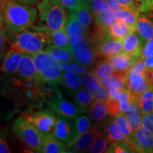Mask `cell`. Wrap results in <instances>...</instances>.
<instances>
[{
  "label": "cell",
  "instance_id": "cell-14",
  "mask_svg": "<svg viewBox=\"0 0 153 153\" xmlns=\"http://www.w3.org/2000/svg\"><path fill=\"white\" fill-rule=\"evenodd\" d=\"M122 43L123 41L111 38L99 44L98 45L94 47L98 58L99 57L107 58L111 55L123 52V45Z\"/></svg>",
  "mask_w": 153,
  "mask_h": 153
},
{
  "label": "cell",
  "instance_id": "cell-59",
  "mask_svg": "<svg viewBox=\"0 0 153 153\" xmlns=\"http://www.w3.org/2000/svg\"><path fill=\"white\" fill-rule=\"evenodd\" d=\"M82 4H86L90 7V1L91 0H80Z\"/></svg>",
  "mask_w": 153,
  "mask_h": 153
},
{
  "label": "cell",
  "instance_id": "cell-25",
  "mask_svg": "<svg viewBox=\"0 0 153 153\" xmlns=\"http://www.w3.org/2000/svg\"><path fill=\"white\" fill-rule=\"evenodd\" d=\"M53 59L59 63L70 61L73 59L71 47H56L50 45L45 49Z\"/></svg>",
  "mask_w": 153,
  "mask_h": 153
},
{
  "label": "cell",
  "instance_id": "cell-24",
  "mask_svg": "<svg viewBox=\"0 0 153 153\" xmlns=\"http://www.w3.org/2000/svg\"><path fill=\"white\" fill-rule=\"evenodd\" d=\"M106 137L111 144L127 142L121 128L115 119L111 120L106 128Z\"/></svg>",
  "mask_w": 153,
  "mask_h": 153
},
{
  "label": "cell",
  "instance_id": "cell-42",
  "mask_svg": "<svg viewBox=\"0 0 153 153\" xmlns=\"http://www.w3.org/2000/svg\"><path fill=\"white\" fill-rule=\"evenodd\" d=\"M60 65L62 70L65 72H74L78 74H82L87 72V69L85 68V66L76 62L66 61V62H60Z\"/></svg>",
  "mask_w": 153,
  "mask_h": 153
},
{
  "label": "cell",
  "instance_id": "cell-53",
  "mask_svg": "<svg viewBox=\"0 0 153 153\" xmlns=\"http://www.w3.org/2000/svg\"><path fill=\"white\" fill-rule=\"evenodd\" d=\"M141 56L143 58L153 56V37L148 40L145 46L143 47Z\"/></svg>",
  "mask_w": 153,
  "mask_h": 153
},
{
  "label": "cell",
  "instance_id": "cell-21",
  "mask_svg": "<svg viewBox=\"0 0 153 153\" xmlns=\"http://www.w3.org/2000/svg\"><path fill=\"white\" fill-rule=\"evenodd\" d=\"M42 152L62 153L66 152V145L62 141L57 139L51 133L43 135Z\"/></svg>",
  "mask_w": 153,
  "mask_h": 153
},
{
  "label": "cell",
  "instance_id": "cell-35",
  "mask_svg": "<svg viewBox=\"0 0 153 153\" xmlns=\"http://www.w3.org/2000/svg\"><path fill=\"white\" fill-rule=\"evenodd\" d=\"M136 99H138V98L135 97L128 88L121 89L118 95V102L122 114H126L129 110L132 103Z\"/></svg>",
  "mask_w": 153,
  "mask_h": 153
},
{
  "label": "cell",
  "instance_id": "cell-45",
  "mask_svg": "<svg viewBox=\"0 0 153 153\" xmlns=\"http://www.w3.org/2000/svg\"><path fill=\"white\" fill-rule=\"evenodd\" d=\"M106 152H114V153H127L133 152L131 148H130L129 145L127 142L115 143L111 144V146L107 149Z\"/></svg>",
  "mask_w": 153,
  "mask_h": 153
},
{
  "label": "cell",
  "instance_id": "cell-8",
  "mask_svg": "<svg viewBox=\"0 0 153 153\" xmlns=\"http://www.w3.org/2000/svg\"><path fill=\"white\" fill-rule=\"evenodd\" d=\"M53 135L63 143H71L77 136L75 119L57 114Z\"/></svg>",
  "mask_w": 153,
  "mask_h": 153
},
{
  "label": "cell",
  "instance_id": "cell-36",
  "mask_svg": "<svg viewBox=\"0 0 153 153\" xmlns=\"http://www.w3.org/2000/svg\"><path fill=\"white\" fill-rule=\"evenodd\" d=\"M80 78H81L82 86L89 91H90L91 94L94 92L102 85L101 80L92 72H87L81 74Z\"/></svg>",
  "mask_w": 153,
  "mask_h": 153
},
{
  "label": "cell",
  "instance_id": "cell-51",
  "mask_svg": "<svg viewBox=\"0 0 153 153\" xmlns=\"http://www.w3.org/2000/svg\"><path fill=\"white\" fill-rule=\"evenodd\" d=\"M135 1L140 12H146L153 9L152 0H135Z\"/></svg>",
  "mask_w": 153,
  "mask_h": 153
},
{
  "label": "cell",
  "instance_id": "cell-1",
  "mask_svg": "<svg viewBox=\"0 0 153 153\" xmlns=\"http://www.w3.org/2000/svg\"><path fill=\"white\" fill-rule=\"evenodd\" d=\"M0 10L6 29L14 36L31 26L37 19L35 7L15 0H0Z\"/></svg>",
  "mask_w": 153,
  "mask_h": 153
},
{
  "label": "cell",
  "instance_id": "cell-41",
  "mask_svg": "<svg viewBox=\"0 0 153 153\" xmlns=\"http://www.w3.org/2000/svg\"><path fill=\"white\" fill-rule=\"evenodd\" d=\"M91 46V44L89 42L87 36H84L78 43L71 45L72 51V53H73V60L76 62H77L79 55L82 51Z\"/></svg>",
  "mask_w": 153,
  "mask_h": 153
},
{
  "label": "cell",
  "instance_id": "cell-58",
  "mask_svg": "<svg viewBox=\"0 0 153 153\" xmlns=\"http://www.w3.org/2000/svg\"><path fill=\"white\" fill-rule=\"evenodd\" d=\"M145 63L146 65V68L153 69V56L145 58Z\"/></svg>",
  "mask_w": 153,
  "mask_h": 153
},
{
  "label": "cell",
  "instance_id": "cell-44",
  "mask_svg": "<svg viewBox=\"0 0 153 153\" xmlns=\"http://www.w3.org/2000/svg\"><path fill=\"white\" fill-rule=\"evenodd\" d=\"M106 104L108 114L112 117H115L117 115L122 114L120 111L118 99H112L108 98L106 101Z\"/></svg>",
  "mask_w": 153,
  "mask_h": 153
},
{
  "label": "cell",
  "instance_id": "cell-7",
  "mask_svg": "<svg viewBox=\"0 0 153 153\" xmlns=\"http://www.w3.org/2000/svg\"><path fill=\"white\" fill-rule=\"evenodd\" d=\"M24 117L31 123L43 135L53 133L57 116L52 109H42L25 114Z\"/></svg>",
  "mask_w": 153,
  "mask_h": 153
},
{
  "label": "cell",
  "instance_id": "cell-50",
  "mask_svg": "<svg viewBox=\"0 0 153 153\" xmlns=\"http://www.w3.org/2000/svg\"><path fill=\"white\" fill-rule=\"evenodd\" d=\"M92 94L95 99H99V100L106 101L108 99V89L103 85H101L94 92L92 93Z\"/></svg>",
  "mask_w": 153,
  "mask_h": 153
},
{
  "label": "cell",
  "instance_id": "cell-56",
  "mask_svg": "<svg viewBox=\"0 0 153 153\" xmlns=\"http://www.w3.org/2000/svg\"><path fill=\"white\" fill-rule=\"evenodd\" d=\"M106 1L108 4V5L109 6L110 8L114 11H117L118 9H120L122 8L119 5V4L117 2L116 0H106Z\"/></svg>",
  "mask_w": 153,
  "mask_h": 153
},
{
  "label": "cell",
  "instance_id": "cell-48",
  "mask_svg": "<svg viewBox=\"0 0 153 153\" xmlns=\"http://www.w3.org/2000/svg\"><path fill=\"white\" fill-rule=\"evenodd\" d=\"M116 1L122 8L129 9L136 14H140V12L135 4V0H116Z\"/></svg>",
  "mask_w": 153,
  "mask_h": 153
},
{
  "label": "cell",
  "instance_id": "cell-46",
  "mask_svg": "<svg viewBox=\"0 0 153 153\" xmlns=\"http://www.w3.org/2000/svg\"><path fill=\"white\" fill-rule=\"evenodd\" d=\"M145 70H146V65L145 63V58H143L142 56H140L137 59L136 61L133 63L129 69V72H136L144 75Z\"/></svg>",
  "mask_w": 153,
  "mask_h": 153
},
{
  "label": "cell",
  "instance_id": "cell-26",
  "mask_svg": "<svg viewBox=\"0 0 153 153\" xmlns=\"http://www.w3.org/2000/svg\"><path fill=\"white\" fill-rule=\"evenodd\" d=\"M95 23L99 26L109 28L118 22V19L114 11L110 8L108 4L100 11L97 16H94Z\"/></svg>",
  "mask_w": 153,
  "mask_h": 153
},
{
  "label": "cell",
  "instance_id": "cell-43",
  "mask_svg": "<svg viewBox=\"0 0 153 153\" xmlns=\"http://www.w3.org/2000/svg\"><path fill=\"white\" fill-rule=\"evenodd\" d=\"M7 29L1 27L0 28V60L4 57L5 55L8 52V45L9 43V36Z\"/></svg>",
  "mask_w": 153,
  "mask_h": 153
},
{
  "label": "cell",
  "instance_id": "cell-28",
  "mask_svg": "<svg viewBox=\"0 0 153 153\" xmlns=\"http://www.w3.org/2000/svg\"><path fill=\"white\" fill-rule=\"evenodd\" d=\"M136 31L144 41L153 37V22L144 15L139 16L136 24Z\"/></svg>",
  "mask_w": 153,
  "mask_h": 153
},
{
  "label": "cell",
  "instance_id": "cell-29",
  "mask_svg": "<svg viewBox=\"0 0 153 153\" xmlns=\"http://www.w3.org/2000/svg\"><path fill=\"white\" fill-rule=\"evenodd\" d=\"M60 85L73 93L81 89L82 86L81 78L79 74L70 72H62Z\"/></svg>",
  "mask_w": 153,
  "mask_h": 153
},
{
  "label": "cell",
  "instance_id": "cell-61",
  "mask_svg": "<svg viewBox=\"0 0 153 153\" xmlns=\"http://www.w3.org/2000/svg\"><path fill=\"white\" fill-rule=\"evenodd\" d=\"M152 6H153V0H152Z\"/></svg>",
  "mask_w": 153,
  "mask_h": 153
},
{
  "label": "cell",
  "instance_id": "cell-16",
  "mask_svg": "<svg viewBox=\"0 0 153 153\" xmlns=\"http://www.w3.org/2000/svg\"><path fill=\"white\" fill-rule=\"evenodd\" d=\"M15 75L24 79H31L38 76L35 62L31 55H23Z\"/></svg>",
  "mask_w": 153,
  "mask_h": 153
},
{
  "label": "cell",
  "instance_id": "cell-22",
  "mask_svg": "<svg viewBox=\"0 0 153 153\" xmlns=\"http://www.w3.org/2000/svg\"><path fill=\"white\" fill-rule=\"evenodd\" d=\"M124 114H125L126 119L128 123L130 128L133 134H134L140 127L141 121H142V118H141L142 113L140 109L138 99H136L132 103L129 110Z\"/></svg>",
  "mask_w": 153,
  "mask_h": 153
},
{
  "label": "cell",
  "instance_id": "cell-18",
  "mask_svg": "<svg viewBox=\"0 0 153 153\" xmlns=\"http://www.w3.org/2000/svg\"><path fill=\"white\" fill-rule=\"evenodd\" d=\"M106 59L109 61L115 71H129L130 68L137 60L124 52L111 55Z\"/></svg>",
  "mask_w": 153,
  "mask_h": 153
},
{
  "label": "cell",
  "instance_id": "cell-9",
  "mask_svg": "<svg viewBox=\"0 0 153 153\" xmlns=\"http://www.w3.org/2000/svg\"><path fill=\"white\" fill-rule=\"evenodd\" d=\"M101 134L102 133L97 126H93L72 142L67 143V147L69 150H70V152H87L97 137Z\"/></svg>",
  "mask_w": 153,
  "mask_h": 153
},
{
  "label": "cell",
  "instance_id": "cell-20",
  "mask_svg": "<svg viewBox=\"0 0 153 153\" xmlns=\"http://www.w3.org/2000/svg\"><path fill=\"white\" fill-rule=\"evenodd\" d=\"M129 71H114L106 79L101 80V84L106 88H117L123 89L127 88Z\"/></svg>",
  "mask_w": 153,
  "mask_h": 153
},
{
  "label": "cell",
  "instance_id": "cell-38",
  "mask_svg": "<svg viewBox=\"0 0 153 153\" xmlns=\"http://www.w3.org/2000/svg\"><path fill=\"white\" fill-rule=\"evenodd\" d=\"M98 58L94 48L89 47L86 48L80 54L77 62L84 66L92 65L95 60Z\"/></svg>",
  "mask_w": 153,
  "mask_h": 153
},
{
  "label": "cell",
  "instance_id": "cell-34",
  "mask_svg": "<svg viewBox=\"0 0 153 153\" xmlns=\"http://www.w3.org/2000/svg\"><path fill=\"white\" fill-rule=\"evenodd\" d=\"M140 109L142 115L153 112V87H149L138 99Z\"/></svg>",
  "mask_w": 153,
  "mask_h": 153
},
{
  "label": "cell",
  "instance_id": "cell-47",
  "mask_svg": "<svg viewBox=\"0 0 153 153\" xmlns=\"http://www.w3.org/2000/svg\"><path fill=\"white\" fill-rule=\"evenodd\" d=\"M141 126L153 133V112L143 114Z\"/></svg>",
  "mask_w": 153,
  "mask_h": 153
},
{
  "label": "cell",
  "instance_id": "cell-13",
  "mask_svg": "<svg viewBox=\"0 0 153 153\" xmlns=\"http://www.w3.org/2000/svg\"><path fill=\"white\" fill-rule=\"evenodd\" d=\"M23 55L24 54L10 47L4 57L3 62L0 67V71L1 73L7 75L16 74Z\"/></svg>",
  "mask_w": 153,
  "mask_h": 153
},
{
  "label": "cell",
  "instance_id": "cell-30",
  "mask_svg": "<svg viewBox=\"0 0 153 153\" xmlns=\"http://www.w3.org/2000/svg\"><path fill=\"white\" fill-rule=\"evenodd\" d=\"M113 68L109 61L105 58L104 60H99L94 67L92 72L100 80L106 79L114 72Z\"/></svg>",
  "mask_w": 153,
  "mask_h": 153
},
{
  "label": "cell",
  "instance_id": "cell-11",
  "mask_svg": "<svg viewBox=\"0 0 153 153\" xmlns=\"http://www.w3.org/2000/svg\"><path fill=\"white\" fill-rule=\"evenodd\" d=\"M134 152H152L153 133L143 127H140L133 134V140Z\"/></svg>",
  "mask_w": 153,
  "mask_h": 153
},
{
  "label": "cell",
  "instance_id": "cell-12",
  "mask_svg": "<svg viewBox=\"0 0 153 153\" xmlns=\"http://www.w3.org/2000/svg\"><path fill=\"white\" fill-rule=\"evenodd\" d=\"M65 28L71 45L78 43L84 36H87L89 31V30H87L80 23L77 17L73 12L70 13V16H68Z\"/></svg>",
  "mask_w": 153,
  "mask_h": 153
},
{
  "label": "cell",
  "instance_id": "cell-33",
  "mask_svg": "<svg viewBox=\"0 0 153 153\" xmlns=\"http://www.w3.org/2000/svg\"><path fill=\"white\" fill-rule=\"evenodd\" d=\"M74 14L77 17L78 20L80 23L83 25L85 27L89 30V27L91 26L93 19H94L92 11L89 6L86 4H82L76 11H74Z\"/></svg>",
  "mask_w": 153,
  "mask_h": 153
},
{
  "label": "cell",
  "instance_id": "cell-55",
  "mask_svg": "<svg viewBox=\"0 0 153 153\" xmlns=\"http://www.w3.org/2000/svg\"><path fill=\"white\" fill-rule=\"evenodd\" d=\"M108 91V98L112 99H118V95L121 89L117 88H107Z\"/></svg>",
  "mask_w": 153,
  "mask_h": 153
},
{
  "label": "cell",
  "instance_id": "cell-62",
  "mask_svg": "<svg viewBox=\"0 0 153 153\" xmlns=\"http://www.w3.org/2000/svg\"><path fill=\"white\" fill-rule=\"evenodd\" d=\"M152 152H153V149H152Z\"/></svg>",
  "mask_w": 153,
  "mask_h": 153
},
{
  "label": "cell",
  "instance_id": "cell-60",
  "mask_svg": "<svg viewBox=\"0 0 153 153\" xmlns=\"http://www.w3.org/2000/svg\"><path fill=\"white\" fill-rule=\"evenodd\" d=\"M3 16H2V14H1V11L0 10V28L2 27L3 25Z\"/></svg>",
  "mask_w": 153,
  "mask_h": 153
},
{
  "label": "cell",
  "instance_id": "cell-49",
  "mask_svg": "<svg viewBox=\"0 0 153 153\" xmlns=\"http://www.w3.org/2000/svg\"><path fill=\"white\" fill-rule=\"evenodd\" d=\"M106 4V0H91L90 7L94 16H97Z\"/></svg>",
  "mask_w": 153,
  "mask_h": 153
},
{
  "label": "cell",
  "instance_id": "cell-57",
  "mask_svg": "<svg viewBox=\"0 0 153 153\" xmlns=\"http://www.w3.org/2000/svg\"><path fill=\"white\" fill-rule=\"evenodd\" d=\"M15 1H19V2H22L24 4H26L29 5H35L36 4H38L41 0H15Z\"/></svg>",
  "mask_w": 153,
  "mask_h": 153
},
{
  "label": "cell",
  "instance_id": "cell-3",
  "mask_svg": "<svg viewBox=\"0 0 153 153\" xmlns=\"http://www.w3.org/2000/svg\"><path fill=\"white\" fill-rule=\"evenodd\" d=\"M40 79L38 75L31 79H24L17 76L11 79L13 96L18 106L26 110L42 106L45 100L39 90Z\"/></svg>",
  "mask_w": 153,
  "mask_h": 153
},
{
  "label": "cell",
  "instance_id": "cell-6",
  "mask_svg": "<svg viewBox=\"0 0 153 153\" xmlns=\"http://www.w3.org/2000/svg\"><path fill=\"white\" fill-rule=\"evenodd\" d=\"M35 62L38 75L43 80L60 85L62 70L60 63L55 61L45 51L32 55Z\"/></svg>",
  "mask_w": 153,
  "mask_h": 153
},
{
  "label": "cell",
  "instance_id": "cell-39",
  "mask_svg": "<svg viewBox=\"0 0 153 153\" xmlns=\"http://www.w3.org/2000/svg\"><path fill=\"white\" fill-rule=\"evenodd\" d=\"M74 119H75L76 128H77V136L76 137H78L80 135H82V133L87 131L91 128V118L86 116V115L80 114Z\"/></svg>",
  "mask_w": 153,
  "mask_h": 153
},
{
  "label": "cell",
  "instance_id": "cell-2",
  "mask_svg": "<svg viewBox=\"0 0 153 153\" xmlns=\"http://www.w3.org/2000/svg\"><path fill=\"white\" fill-rule=\"evenodd\" d=\"M51 30L45 25L28 27L14 35L10 47L23 54L33 55L51 45Z\"/></svg>",
  "mask_w": 153,
  "mask_h": 153
},
{
  "label": "cell",
  "instance_id": "cell-37",
  "mask_svg": "<svg viewBox=\"0 0 153 153\" xmlns=\"http://www.w3.org/2000/svg\"><path fill=\"white\" fill-rule=\"evenodd\" d=\"M115 120H116V122L118 123V125L120 126V127L121 128L122 131L125 136L126 137V140H127L128 144L129 145L130 148H131V150L134 152L133 149V143H132V140H133V134L132 133L131 128H130V126L128 125V123L127 119H126V117L124 114H120L117 115L116 116H115Z\"/></svg>",
  "mask_w": 153,
  "mask_h": 153
},
{
  "label": "cell",
  "instance_id": "cell-17",
  "mask_svg": "<svg viewBox=\"0 0 153 153\" xmlns=\"http://www.w3.org/2000/svg\"><path fill=\"white\" fill-rule=\"evenodd\" d=\"M127 88L137 98L149 88L148 82L143 74L129 72L128 76Z\"/></svg>",
  "mask_w": 153,
  "mask_h": 153
},
{
  "label": "cell",
  "instance_id": "cell-23",
  "mask_svg": "<svg viewBox=\"0 0 153 153\" xmlns=\"http://www.w3.org/2000/svg\"><path fill=\"white\" fill-rule=\"evenodd\" d=\"M88 113L89 114L91 120L97 123H103L108 116L106 101L99 99H96L91 105Z\"/></svg>",
  "mask_w": 153,
  "mask_h": 153
},
{
  "label": "cell",
  "instance_id": "cell-15",
  "mask_svg": "<svg viewBox=\"0 0 153 153\" xmlns=\"http://www.w3.org/2000/svg\"><path fill=\"white\" fill-rule=\"evenodd\" d=\"M135 32L131 33L123 40V52L137 59L142 55L143 41L139 34Z\"/></svg>",
  "mask_w": 153,
  "mask_h": 153
},
{
  "label": "cell",
  "instance_id": "cell-31",
  "mask_svg": "<svg viewBox=\"0 0 153 153\" xmlns=\"http://www.w3.org/2000/svg\"><path fill=\"white\" fill-rule=\"evenodd\" d=\"M51 45L56 47H71L66 28L51 32Z\"/></svg>",
  "mask_w": 153,
  "mask_h": 153
},
{
  "label": "cell",
  "instance_id": "cell-10",
  "mask_svg": "<svg viewBox=\"0 0 153 153\" xmlns=\"http://www.w3.org/2000/svg\"><path fill=\"white\" fill-rule=\"evenodd\" d=\"M48 105L51 109L59 115L75 118L82 114V112L75 104H72L70 101L63 99L60 94L49 99L48 101Z\"/></svg>",
  "mask_w": 153,
  "mask_h": 153
},
{
  "label": "cell",
  "instance_id": "cell-19",
  "mask_svg": "<svg viewBox=\"0 0 153 153\" xmlns=\"http://www.w3.org/2000/svg\"><path fill=\"white\" fill-rule=\"evenodd\" d=\"M94 99L91 91L87 89H79L74 92V104L79 108L82 114L88 113Z\"/></svg>",
  "mask_w": 153,
  "mask_h": 153
},
{
  "label": "cell",
  "instance_id": "cell-54",
  "mask_svg": "<svg viewBox=\"0 0 153 153\" xmlns=\"http://www.w3.org/2000/svg\"><path fill=\"white\" fill-rule=\"evenodd\" d=\"M11 152L7 139L4 133H0V153H9Z\"/></svg>",
  "mask_w": 153,
  "mask_h": 153
},
{
  "label": "cell",
  "instance_id": "cell-5",
  "mask_svg": "<svg viewBox=\"0 0 153 153\" xmlns=\"http://www.w3.org/2000/svg\"><path fill=\"white\" fill-rule=\"evenodd\" d=\"M12 131L32 152H42L43 135L24 116L15 119L12 125Z\"/></svg>",
  "mask_w": 153,
  "mask_h": 153
},
{
  "label": "cell",
  "instance_id": "cell-4",
  "mask_svg": "<svg viewBox=\"0 0 153 153\" xmlns=\"http://www.w3.org/2000/svg\"><path fill=\"white\" fill-rule=\"evenodd\" d=\"M38 16L51 31L65 28L68 15L62 0H41L37 4Z\"/></svg>",
  "mask_w": 153,
  "mask_h": 153
},
{
  "label": "cell",
  "instance_id": "cell-32",
  "mask_svg": "<svg viewBox=\"0 0 153 153\" xmlns=\"http://www.w3.org/2000/svg\"><path fill=\"white\" fill-rule=\"evenodd\" d=\"M114 12L118 21L125 23L128 26L136 29V24L140 14H136L133 11L123 8L115 11Z\"/></svg>",
  "mask_w": 153,
  "mask_h": 153
},
{
  "label": "cell",
  "instance_id": "cell-27",
  "mask_svg": "<svg viewBox=\"0 0 153 153\" xmlns=\"http://www.w3.org/2000/svg\"><path fill=\"white\" fill-rule=\"evenodd\" d=\"M135 31H136L135 28L120 21H118L116 24L108 28V33L111 38L121 41H123L126 37Z\"/></svg>",
  "mask_w": 153,
  "mask_h": 153
},
{
  "label": "cell",
  "instance_id": "cell-52",
  "mask_svg": "<svg viewBox=\"0 0 153 153\" xmlns=\"http://www.w3.org/2000/svg\"><path fill=\"white\" fill-rule=\"evenodd\" d=\"M62 1L70 13L76 11L82 6L80 0H62Z\"/></svg>",
  "mask_w": 153,
  "mask_h": 153
},
{
  "label": "cell",
  "instance_id": "cell-40",
  "mask_svg": "<svg viewBox=\"0 0 153 153\" xmlns=\"http://www.w3.org/2000/svg\"><path fill=\"white\" fill-rule=\"evenodd\" d=\"M108 140L104 135V134H101L99 137H97L94 142L91 145V148H89L88 152L91 153H101L106 152L108 149Z\"/></svg>",
  "mask_w": 153,
  "mask_h": 153
}]
</instances>
